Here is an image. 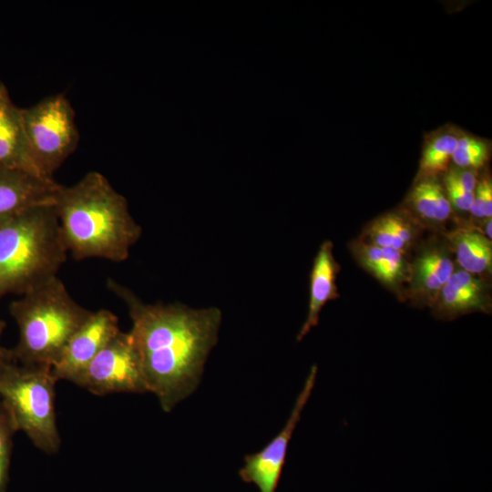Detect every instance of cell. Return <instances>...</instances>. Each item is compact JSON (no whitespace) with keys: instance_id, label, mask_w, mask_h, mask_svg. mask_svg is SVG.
<instances>
[{"instance_id":"cell-18","label":"cell","mask_w":492,"mask_h":492,"mask_svg":"<svg viewBox=\"0 0 492 492\" xmlns=\"http://www.w3.org/2000/svg\"><path fill=\"white\" fill-rule=\"evenodd\" d=\"M365 269L379 281L392 287L402 282L407 273L410 274L404 251L385 247L378 249Z\"/></svg>"},{"instance_id":"cell-13","label":"cell","mask_w":492,"mask_h":492,"mask_svg":"<svg viewBox=\"0 0 492 492\" xmlns=\"http://www.w3.org/2000/svg\"><path fill=\"white\" fill-rule=\"evenodd\" d=\"M333 243L325 241L314 258L310 276V299L308 313L301 330L297 334L300 342L319 323L320 313L323 307L331 300L336 299V277L340 266L333 254Z\"/></svg>"},{"instance_id":"cell-21","label":"cell","mask_w":492,"mask_h":492,"mask_svg":"<svg viewBox=\"0 0 492 492\" xmlns=\"http://www.w3.org/2000/svg\"><path fill=\"white\" fill-rule=\"evenodd\" d=\"M469 211L476 218L491 219L492 216V183L484 179L477 184L474 200Z\"/></svg>"},{"instance_id":"cell-3","label":"cell","mask_w":492,"mask_h":492,"mask_svg":"<svg viewBox=\"0 0 492 492\" xmlns=\"http://www.w3.org/2000/svg\"><path fill=\"white\" fill-rule=\"evenodd\" d=\"M68 251L54 204L32 208L0 224V299L24 294L56 276Z\"/></svg>"},{"instance_id":"cell-6","label":"cell","mask_w":492,"mask_h":492,"mask_svg":"<svg viewBox=\"0 0 492 492\" xmlns=\"http://www.w3.org/2000/svg\"><path fill=\"white\" fill-rule=\"evenodd\" d=\"M21 113L31 158L42 176L53 179L78 145L73 107L60 93L21 108Z\"/></svg>"},{"instance_id":"cell-1","label":"cell","mask_w":492,"mask_h":492,"mask_svg":"<svg viewBox=\"0 0 492 492\" xmlns=\"http://www.w3.org/2000/svg\"><path fill=\"white\" fill-rule=\"evenodd\" d=\"M108 288L126 304L131 335L148 392L166 413L197 389L211 349L218 343L219 308L193 309L182 303L149 304L113 279Z\"/></svg>"},{"instance_id":"cell-9","label":"cell","mask_w":492,"mask_h":492,"mask_svg":"<svg viewBox=\"0 0 492 492\" xmlns=\"http://www.w3.org/2000/svg\"><path fill=\"white\" fill-rule=\"evenodd\" d=\"M118 319L108 309L92 312L74 333L51 368L54 377L73 384L90 362L119 332Z\"/></svg>"},{"instance_id":"cell-17","label":"cell","mask_w":492,"mask_h":492,"mask_svg":"<svg viewBox=\"0 0 492 492\" xmlns=\"http://www.w3.org/2000/svg\"><path fill=\"white\" fill-rule=\"evenodd\" d=\"M460 135L453 129H446L428 140L420 161V172L423 177H435L437 173L446 170Z\"/></svg>"},{"instance_id":"cell-27","label":"cell","mask_w":492,"mask_h":492,"mask_svg":"<svg viewBox=\"0 0 492 492\" xmlns=\"http://www.w3.org/2000/svg\"><path fill=\"white\" fill-rule=\"evenodd\" d=\"M486 237L491 241V220H489V221L487 222V225H486Z\"/></svg>"},{"instance_id":"cell-10","label":"cell","mask_w":492,"mask_h":492,"mask_svg":"<svg viewBox=\"0 0 492 492\" xmlns=\"http://www.w3.org/2000/svg\"><path fill=\"white\" fill-rule=\"evenodd\" d=\"M62 185L21 169H0V224L37 206L55 204Z\"/></svg>"},{"instance_id":"cell-2","label":"cell","mask_w":492,"mask_h":492,"mask_svg":"<svg viewBox=\"0 0 492 492\" xmlns=\"http://www.w3.org/2000/svg\"><path fill=\"white\" fill-rule=\"evenodd\" d=\"M54 207L67 251L76 260L124 261L141 236L126 198L97 171L61 186Z\"/></svg>"},{"instance_id":"cell-23","label":"cell","mask_w":492,"mask_h":492,"mask_svg":"<svg viewBox=\"0 0 492 492\" xmlns=\"http://www.w3.org/2000/svg\"><path fill=\"white\" fill-rule=\"evenodd\" d=\"M444 185L450 205L457 210L469 211L475 192L466 190L448 172L444 178Z\"/></svg>"},{"instance_id":"cell-4","label":"cell","mask_w":492,"mask_h":492,"mask_svg":"<svg viewBox=\"0 0 492 492\" xmlns=\"http://www.w3.org/2000/svg\"><path fill=\"white\" fill-rule=\"evenodd\" d=\"M9 311L19 329L18 343L11 349L15 360L46 368L93 312L77 303L56 276L13 301Z\"/></svg>"},{"instance_id":"cell-5","label":"cell","mask_w":492,"mask_h":492,"mask_svg":"<svg viewBox=\"0 0 492 492\" xmlns=\"http://www.w3.org/2000/svg\"><path fill=\"white\" fill-rule=\"evenodd\" d=\"M51 368L29 366L15 360L0 372V401L16 431H23L42 452H58L61 439L56 416V383Z\"/></svg>"},{"instance_id":"cell-7","label":"cell","mask_w":492,"mask_h":492,"mask_svg":"<svg viewBox=\"0 0 492 492\" xmlns=\"http://www.w3.org/2000/svg\"><path fill=\"white\" fill-rule=\"evenodd\" d=\"M75 384L96 395L148 392L130 333L119 331L90 362Z\"/></svg>"},{"instance_id":"cell-19","label":"cell","mask_w":492,"mask_h":492,"mask_svg":"<svg viewBox=\"0 0 492 492\" xmlns=\"http://www.w3.org/2000/svg\"><path fill=\"white\" fill-rule=\"evenodd\" d=\"M488 146L480 138L461 134L452 156L454 163L460 169L481 168L488 159Z\"/></svg>"},{"instance_id":"cell-24","label":"cell","mask_w":492,"mask_h":492,"mask_svg":"<svg viewBox=\"0 0 492 492\" xmlns=\"http://www.w3.org/2000/svg\"><path fill=\"white\" fill-rule=\"evenodd\" d=\"M394 236L406 249L414 239V229L403 216L391 213L382 216Z\"/></svg>"},{"instance_id":"cell-8","label":"cell","mask_w":492,"mask_h":492,"mask_svg":"<svg viewBox=\"0 0 492 492\" xmlns=\"http://www.w3.org/2000/svg\"><path fill=\"white\" fill-rule=\"evenodd\" d=\"M317 366L313 365L283 428L261 450L244 457L239 475L260 492H275L285 463L288 446L302 412L315 384Z\"/></svg>"},{"instance_id":"cell-15","label":"cell","mask_w":492,"mask_h":492,"mask_svg":"<svg viewBox=\"0 0 492 492\" xmlns=\"http://www.w3.org/2000/svg\"><path fill=\"white\" fill-rule=\"evenodd\" d=\"M410 203L424 220L445 221L451 213V205L444 187L435 177H423L410 194Z\"/></svg>"},{"instance_id":"cell-14","label":"cell","mask_w":492,"mask_h":492,"mask_svg":"<svg viewBox=\"0 0 492 492\" xmlns=\"http://www.w3.org/2000/svg\"><path fill=\"white\" fill-rule=\"evenodd\" d=\"M453 272L454 263L445 251H427L410 268L411 290L417 299L433 304Z\"/></svg>"},{"instance_id":"cell-20","label":"cell","mask_w":492,"mask_h":492,"mask_svg":"<svg viewBox=\"0 0 492 492\" xmlns=\"http://www.w3.org/2000/svg\"><path fill=\"white\" fill-rule=\"evenodd\" d=\"M16 432L14 422L0 401V492H6L13 436Z\"/></svg>"},{"instance_id":"cell-22","label":"cell","mask_w":492,"mask_h":492,"mask_svg":"<svg viewBox=\"0 0 492 492\" xmlns=\"http://www.w3.org/2000/svg\"><path fill=\"white\" fill-rule=\"evenodd\" d=\"M367 236L369 239L367 243L378 247L393 248L401 251L405 250L404 245L394 236L383 217L378 218L371 224L367 230Z\"/></svg>"},{"instance_id":"cell-26","label":"cell","mask_w":492,"mask_h":492,"mask_svg":"<svg viewBox=\"0 0 492 492\" xmlns=\"http://www.w3.org/2000/svg\"><path fill=\"white\" fill-rule=\"evenodd\" d=\"M14 360L15 358L11 349L4 348L0 351V372L6 364Z\"/></svg>"},{"instance_id":"cell-25","label":"cell","mask_w":492,"mask_h":492,"mask_svg":"<svg viewBox=\"0 0 492 492\" xmlns=\"http://www.w3.org/2000/svg\"><path fill=\"white\" fill-rule=\"evenodd\" d=\"M468 192H475L477 177L472 169L453 168L447 171Z\"/></svg>"},{"instance_id":"cell-16","label":"cell","mask_w":492,"mask_h":492,"mask_svg":"<svg viewBox=\"0 0 492 492\" xmlns=\"http://www.w3.org/2000/svg\"><path fill=\"white\" fill-rule=\"evenodd\" d=\"M453 244L464 271L477 274L491 270L492 246L486 236L474 231H460L453 236Z\"/></svg>"},{"instance_id":"cell-11","label":"cell","mask_w":492,"mask_h":492,"mask_svg":"<svg viewBox=\"0 0 492 492\" xmlns=\"http://www.w3.org/2000/svg\"><path fill=\"white\" fill-rule=\"evenodd\" d=\"M21 108L0 81V169H21L44 177L31 158Z\"/></svg>"},{"instance_id":"cell-12","label":"cell","mask_w":492,"mask_h":492,"mask_svg":"<svg viewBox=\"0 0 492 492\" xmlns=\"http://www.w3.org/2000/svg\"><path fill=\"white\" fill-rule=\"evenodd\" d=\"M435 303L436 315L443 319H455L476 311L487 313L490 305L484 282L464 270L452 273Z\"/></svg>"},{"instance_id":"cell-28","label":"cell","mask_w":492,"mask_h":492,"mask_svg":"<svg viewBox=\"0 0 492 492\" xmlns=\"http://www.w3.org/2000/svg\"><path fill=\"white\" fill-rule=\"evenodd\" d=\"M5 327V323L3 320L0 319V337H1V334H2ZM3 349H4V347H2L0 345V351H2Z\"/></svg>"}]
</instances>
